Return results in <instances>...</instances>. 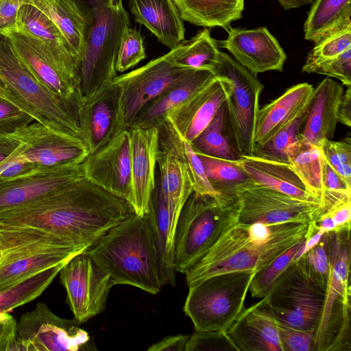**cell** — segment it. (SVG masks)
Here are the masks:
<instances>
[{
    "label": "cell",
    "instance_id": "cell-1",
    "mask_svg": "<svg viewBox=\"0 0 351 351\" xmlns=\"http://www.w3.org/2000/svg\"><path fill=\"white\" fill-rule=\"evenodd\" d=\"M134 210L86 177L24 206L0 213V228L27 227L88 248Z\"/></svg>",
    "mask_w": 351,
    "mask_h": 351
},
{
    "label": "cell",
    "instance_id": "cell-2",
    "mask_svg": "<svg viewBox=\"0 0 351 351\" xmlns=\"http://www.w3.org/2000/svg\"><path fill=\"white\" fill-rule=\"evenodd\" d=\"M308 223L265 225L238 221L229 226L210 249L184 274L188 286L229 271L258 270L303 238Z\"/></svg>",
    "mask_w": 351,
    "mask_h": 351
},
{
    "label": "cell",
    "instance_id": "cell-3",
    "mask_svg": "<svg viewBox=\"0 0 351 351\" xmlns=\"http://www.w3.org/2000/svg\"><path fill=\"white\" fill-rule=\"evenodd\" d=\"M86 252L116 285L157 294L163 286L148 215L134 213L110 228Z\"/></svg>",
    "mask_w": 351,
    "mask_h": 351
},
{
    "label": "cell",
    "instance_id": "cell-4",
    "mask_svg": "<svg viewBox=\"0 0 351 351\" xmlns=\"http://www.w3.org/2000/svg\"><path fill=\"white\" fill-rule=\"evenodd\" d=\"M84 20V47L79 61L80 89L88 100L117 75L122 36L130 27L123 0H73Z\"/></svg>",
    "mask_w": 351,
    "mask_h": 351
},
{
    "label": "cell",
    "instance_id": "cell-5",
    "mask_svg": "<svg viewBox=\"0 0 351 351\" xmlns=\"http://www.w3.org/2000/svg\"><path fill=\"white\" fill-rule=\"evenodd\" d=\"M0 83L32 114L36 121L78 138L88 147L84 129L85 102L67 101L52 93L23 63L8 37L1 35Z\"/></svg>",
    "mask_w": 351,
    "mask_h": 351
},
{
    "label": "cell",
    "instance_id": "cell-6",
    "mask_svg": "<svg viewBox=\"0 0 351 351\" xmlns=\"http://www.w3.org/2000/svg\"><path fill=\"white\" fill-rule=\"evenodd\" d=\"M239 202L236 194L217 196L193 193L180 213L173 241L176 271L185 274L238 221Z\"/></svg>",
    "mask_w": 351,
    "mask_h": 351
},
{
    "label": "cell",
    "instance_id": "cell-7",
    "mask_svg": "<svg viewBox=\"0 0 351 351\" xmlns=\"http://www.w3.org/2000/svg\"><path fill=\"white\" fill-rule=\"evenodd\" d=\"M330 271L313 351H350V224L328 232Z\"/></svg>",
    "mask_w": 351,
    "mask_h": 351
},
{
    "label": "cell",
    "instance_id": "cell-8",
    "mask_svg": "<svg viewBox=\"0 0 351 351\" xmlns=\"http://www.w3.org/2000/svg\"><path fill=\"white\" fill-rule=\"evenodd\" d=\"M0 290L66 263L88 249L47 231L27 227L0 228Z\"/></svg>",
    "mask_w": 351,
    "mask_h": 351
},
{
    "label": "cell",
    "instance_id": "cell-9",
    "mask_svg": "<svg viewBox=\"0 0 351 351\" xmlns=\"http://www.w3.org/2000/svg\"><path fill=\"white\" fill-rule=\"evenodd\" d=\"M256 271L242 270L209 276L189 286L184 311L195 330H224L236 320Z\"/></svg>",
    "mask_w": 351,
    "mask_h": 351
},
{
    "label": "cell",
    "instance_id": "cell-10",
    "mask_svg": "<svg viewBox=\"0 0 351 351\" xmlns=\"http://www.w3.org/2000/svg\"><path fill=\"white\" fill-rule=\"evenodd\" d=\"M213 73L226 88V123L233 145L241 156H252L264 86L257 75L221 51Z\"/></svg>",
    "mask_w": 351,
    "mask_h": 351
},
{
    "label": "cell",
    "instance_id": "cell-11",
    "mask_svg": "<svg viewBox=\"0 0 351 351\" xmlns=\"http://www.w3.org/2000/svg\"><path fill=\"white\" fill-rule=\"evenodd\" d=\"M326 287L307 274L300 256L276 278L265 304L278 322L302 330H315L323 311Z\"/></svg>",
    "mask_w": 351,
    "mask_h": 351
},
{
    "label": "cell",
    "instance_id": "cell-12",
    "mask_svg": "<svg viewBox=\"0 0 351 351\" xmlns=\"http://www.w3.org/2000/svg\"><path fill=\"white\" fill-rule=\"evenodd\" d=\"M179 45L146 64L112 80L120 89L124 128H129L139 112L152 99L195 69L178 66L174 58Z\"/></svg>",
    "mask_w": 351,
    "mask_h": 351
},
{
    "label": "cell",
    "instance_id": "cell-13",
    "mask_svg": "<svg viewBox=\"0 0 351 351\" xmlns=\"http://www.w3.org/2000/svg\"><path fill=\"white\" fill-rule=\"evenodd\" d=\"M73 318L55 315L44 302L17 322L19 351H85L96 350L88 333Z\"/></svg>",
    "mask_w": 351,
    "mask_h": 351
},
{
    "label": "cell",
    "instance_id": "cell-14",
    "mask_svg": "<svg viewBox=\"0 0 351 351\" xmlns=\"http://www.w3.org/2000/svg\"><path fill=\"white\" fill-rule=\"evenodd\" d=\"M234 191L239 202L238 220L242 223H311L323 212L319 202L296 199L252 180L239 184Z\"/></svg>",
    "mask_w": 351,
    "mask_h": 351
},
{
    "label": "cell",
    "instance_id": "cell-15",
    "mask_svg": "<svg viewBox=\"0 0 351 351\" xmlns=\"http://www.w3.org/2000/svg\"><path fill=\"white\" fill-rule=\"evenodd\" d=\"M58 274L66 292V302L80 324L104 311L115 284L86 250L69 260Z\"/></svg>",
    "mask_w": 351,
    "mask_h": 351
},
{
    "label": "cell",
    "instance_id": "cell-16",
    "mask_svg": "<svg viewBox=\"0 0 351 351\" xmlns=\"http://www.w3.org/2000/svg\"><path fill=\"white\" fill-rule=\"evenodd\" d=\"M10 134L18 141L21 156L37 169L82 163L90 154L82 141L36 121Z\"/></svg>",
    "mask_w": 351,
    "mask_h": 351
},
{
    "label": "cell",
    "instance_id": "cell-17",
    "mask_svg": "<svg viewBox=\"0 0 351 351\" xmlns=\"http://www.w3.org/2000/svg\"><path fill=\"white\" fill-rule=\"evenodd\" d=\"M85 176L131 205L132 185L128 128L121 130L84 161Z\"/></svg>",
    "mask_w": 351,
    "mask_h": 351
},
{
    "label": "cell",
    "instance_id": "cell-18",
    "mask_svg": "<svg viewBox=\"0 0 351 351\" xmlns=\"http://www.w3.org/2000/svg\"><path fill=\"white\" fill-rule=\"evenodd\" d=\"M83 177H86L84 162L37 169L0 180V213L34 202Z\"/></svg>",
    "mask_w": 351,
    "mask_h": 351
},
{
    "label": "cell",
    "instance_id": "cell-19",
    "mask_svg": "<svg viewBox=\"0 0 351 351\" xmlns=\"http://www.w3.org/2000/svg\"><path fill=\"white\" fill-rule=\"evenodd\" d=\"M128 128L131 153V206L134 213L144 216L149 213L152 196L156 189L159 126Z\"/></svg>",
    "mask_w": 351,
    "mask_h": 351
},
{
    "label": "cell",
    "instance_id": "cell-20",
    "mask_svg": "<svg viewBox=\"0 0 351 351\" xmlns=\"http://www.w3.org/2000/svg\"><path fill=\"white\" fill-rule=\"evenodd\" d=\"M226 40L219 41L239 63L257 75L269 71H282L287 56L276 38L265 27L228 29Z\"/></svg>",
    "mask_w": 351,
    "mask_h": 351
},
{
    "label": "cell",
    "instance_id": "cell-21",
    "mask_svg": "<svg viewBox=\"0 0 351 351\" xmlns=\"http://www.w3.org/2000/svg\"><path fill=\"white\" fill-rule=\"evenodd\" d=\"M8 38L32 73L52 93L67 101L85 102L79 85L38 41L20 32Z\"/></svg>",
    "mask_w": 351,
    "mask_h": 351
},
{
    "label": "cell",
    "instance_id": "cell-22",
    "mask_svg": "<svg viewBox=\"0 0 351 351\" xmlns=\"http://www.w3.org/2000/svg\"><path fill=\"white\" fill-rule=\"evenodd\" d=\"M84 128L90 154L125 128L122 118L120 89L112 80L85 101Z\"/></svg>",
    "mask_w": 351,
    "mask_h": 351
},
{
    "label": "cell",
    "instance_id": "cell-23",
    "mask_svg": "<svg viewBox=\"0 0 351 351\" xmlns=\"http://www.w3.org/2000/svg\"><path fill=\"white\" fill-rule=\"evenodd\" d=\"M17 32L38 41L80 86L77 60L61 31L45 14L29 3L23 5L18 12Z\"/></svg>",
    "mask_w": 351,
    "mask_h": 351
},
{
    "label": "cell",
    "instance_id": "cell-24",
    "mask_svg": "<svg viewBox=\"0 0 351 351\" xmlns=\"http://www.w3.org/2000/svg\"><path fill=\"white\" fill-rule=\"evenodd\" d=\"M226 99V86L216 77L210 84L173 108L165 119L169 120L181 136L191 143L209 124Z\"/></svg>",
    "mask_w": 351,
    "mask_h": 351
},
{
    "label": "cell",
    "instance_id": "cell-25",
    "mask_svg": "<svg viewBox=\"0 0 351 351\" xmlns=\"http://www.w3.org/2000/svg\"><path fill=\"white\" fill-rule=\"evenodd\" d=\"M226 333L239 351H282L278 322L263 298L244 308Z\"/></svg>",
    "mask_w": 351,
    "mask_h": 351
},
{
    "label": "cell",
    "instance_id": "cell-26",
    "mask_svg": "<svg viewBox=\"0 0 351 351\" xmlns=\"http://www.w3.org/2000/svg\"><path fill=\"white\" fill-rule=\"evenodd\" d=\"M343 93V86L329 77L314 88L300 132L302 139L317 146L324 139L332 140L338 122V105Z\"/></svg>",
    "mask_w": 351,
    "mask_h": 351
},
{
    "label": "cell",
    "instance_id": "cell-27",
    "mask_svg": "<svg viewBox=\"0 0 351 351\" xmlns=\"http://www.w3.org/2000/svg\"><path fill=\"white\" fill-rule=\"evenodd\" d=\"M314 87L300 83L287 89L278 98L259 108L254 145H261L300 114L309 104Z\"/></svg>",
    "mask_w": 351,
    "mask_h": 351
},
{
    "label": "cell",
    "instance_id": "cell-28",
    "mask_svg": "<svg viewBox=\"0 0 351 351\" xmlns=\"http://www.w3.org/2000/svg\"><path fill=\"white\" fill-rule=\"evenodd\" d=\"M215 78L216 76L210 71L193 69L181 80L146 104L130 127L159 126L173 108L197 93Z\"/></svg>",
    "mask_w": 351,
    "mask_h": 351
},
{
    "label": "cell",
    "instance_id": "cell-29",
    "mask_svg": "<svg viewBox=\"0 0 351 351\" xmlns=\"http://www.w3.org/2000/svg\"><path fill=\"white\" fill-rule=\"evenodd\" d=\"M135 21L172 49L184 41L182 19L172 0H128Z\"/></svg>",
    "mask_w": 351,
    "mask_h": 351
},
{
    "label": "cell",
    "instance_id": "cell-30",
    "mask_svg": "<svg viewBox=\"0 0 351 351\" xmlns=\"http://www.w3.org/2000/svg\"><path fill=\"white\" fill-rule=\"evenodd\" d=\"M238 164L254 182L307 202H320L311 193L288 163L256 157L241 156Z\"/></svg>",
    "mask_w": 351,
    "mask_h": 351
},
{
    "label": "cell",
    "instance_id": "cell-31",
    "mask_svg": "<svg viewBox=\"0 0 351 351\" xmlns=\"http://www.w3.org/2000/svg\"><path fill=\"white\" fill-rule=\"evenodd\" d=\"M160 191L167 204L170 221V237L173 242L175 229L181 210L193 187L184 162L167 149L158 147Z\"/></svg>",
    "mask_w": 351,
    "mask_h": 351
},
{
    "label": "cell",
    "instance_id": "cell-32",
    "mask_svg": "<svg viewBox=\"0 0 351 351\" xmlns=\"http://www.w3.org/2000/svg\"><path fill=\"white\" fill-rule=\"evenodd\" d=\"M182 21L205 27H221L241 18L244 0H172Z\"/></svg>",
    "mask_w": 351,
    "mask_h": 351
},
{
    "label": "cell",
    "instance_id": "cell-33",
    "mask_svg": "<svg viewBox=\"0 0 351 351\" xmlns=\"http://www.w3.org/2000/svg\"><path fill=\"white\" fill-rule=\"evenodd\" d=\"M158 145L184 162L193 184V193L210 196L221 194L209 182L202 162L191 143L181 136L167 119L159 125Z\"/></svg>",
    "mask_w": 351,
    "mask_h": 351
},
{
    "label": "cell",
    "instance_id": "cell-34",
    "mask_svg": "<svg viewBox=\"0 0 351 351\" xmlns=\"http://www.w3.org/2000/svg\"><path fill=\"white\" fill-rule=\"evenodd\" d=\"M304 24V38L314 43L351 26V0H315Z\"/></svg>",
    "mask_w": 351,
    "mask_h": 351
},
{
    "label": "cell",
    "instance_id": "cell-35",
    "mask_svg": "<svg viewBox=\"0 0 351 351\" xmlns=\"http://www.w3.org/2000/svg\"><path fill=\"white\" fill-rule=\"evenodd\" d=\"M158 251L162 285H176L173 242L170 237L169 214L158 188L154 190L147 213Z\"/></svg>",
    "mask_w": 351,
    "mask_h": 351
},
{
    "label": "cell",
    "instance_id": "cell-36",
    "mask_svg": "<svg viewBox=\"0 0 351 351\" xmlns=\"http://www.w3.org/2000/svg\"><path fill=\"white\" fill-rule=\"evenodd\" d=\"M61 31L72 49L79 64L84 47V20L73 0H28Z\"/></svg>",
    "mask_w": 351,
    "mask_h": 351
},
{
    "label": "cell",
    "instance_id": "cell-37",
    "mask_svg": "<svg viewBox=\"0 0 351 351\" xmlns=\"http://www.w3.org/2000/svg\"><path fill=\"white\" fill-rule=\"evenodd\" d=\"M288 164L303 182L306 189L321 198L323 194V156L319 146L313 145L300 136L288 154Z\"/></svg>",
    "mask_w": 351,
    "mask_h": 351
},
{
    "label": "cell",
    "instance_id": "cell-38",
    "mask_svg": "<svg viewBox=\"0 0 351 351\" xmlns=\"http://www.w3.org/2000/svg\"><path fill=\"white\" fill-rule=\"evenodd\" d=\"M197 154L238 160L241 156L234 148L226 123L223 104L205 129L190 143Z\"/></svg>",
    "mask_w": 351,
    "mask_h": 351
},
{
    "label": "cell",
    "instance_id": "cell-39",
    "mask_svg": "<svg viewBox=\"0 0 351 351\" xmlns=\"http://www.w3.org/2000/svg\"><path fill=\"white\" fill-rule=\"evenodd\" d=\"M66 263L49 267L0 290V313H8L40 295Z\"/></svg>",
    "mask_w": 351,
    "mask_h": 351
},
{
    "label": "cell",
    "instance_id": "cell-40",
    "mask_svg": "<svg viewBox=\"0 0 351 351\" xmlns=\"http://www.w3.org/2000/svg\"><path fill=\"white\" fill-rule=\"evenodd\" d=\"M219 53L217 42L211 37L210 31L205 28L191 40L182 43L174 62L180 67L204 69L213 73Z\"/></svg>",
    "mask_w": 351,
    "mask_h": 351
},
{
    "label": "cell",
    "instance_id": "cell-41",
    "mask_svg": "<svg viewBox=\"0 0 351 351\" xmlns=\"http://www.w3.org/2000/svg\"><path fill=\"white\" fill-rule=\"evenodd\" d=\"M197 155L209 182L219 193L236 194L234 187L237 185L251 180L237 160Z\"/></svg>",
    "mask_w": 351,
    "mask_h": 351
},
{
    "label": "cell",
    "instance_id": "cell-42",
    "mask_svg": "<svg viewBox=\"0 0 351 351\" xmlns=\"http://www.w3.org/2000/svg\"><path fill=\"white\" fill-rule=\"evenodd\" d=\"M307 108L308 106L263 145H254L252 156L288 163L289 152L299 138Z\"/></svg>",
    "mask_w": 351,
    "mask_h": 351
},
{
    "label": "cell",
    "instance_id": "cell-43",
    "mask_svg": "<svg viewBox=\"0 0 351 351\" xmlns=\"http://www.w3.org/2000/svg\"><path fill=\"white\" fill-rule=\"evenodd\" d=\"M305 243L306 235L270 264L255 273L249 287L252 297L263 298L267 295L276 278L295 261Z\"/></svg>",
    "mask_w": 351,
    "mask_h": 351
},
{
    "label": "cell",
    "instance_id": "cell-44",
    "mask_svg": "<svg viewBox=\"0 0 351 351\" xmlns=\"http://www.w3.org/2000/svg\"><path fill=\"white\" fill-rule=\"evenodd\" d=\"M349 47L351 26L334 32L315 43L302 66V72L308 73L317 64L339 55Z\"/></svg>",
    "mask_w": 351,
    "mask_h": 351
},
{
    "label": "cell",
    "instance_id": "cell-45",
    "mask_svg": "<svg viewBox=\"0 0 351 351\" xmlns=\"http://www.w3.org/2000/svg\"><path fill=\"white\" fill-rule=\"evenodd\" d=\"M34 121L32 114L0 83V133L12 134Z\"/></svg>",
    "mask_w": 351,
    "mask_h": 351
},
{
    "label": "cell",
    "instance_id": "cell-46",
    "mask_svg": "<svg viewBox=\"0 0 351 351\" xmlns=\"http://www.w3.org/2000/svg\"><path fill=\"white\" fill-rule=\"evenodd\" d=\"M301 256L308 275L327 287L330 271L328 232L324 233L318 243Z\"/></svg>",
    "mask_w": 351,
    "mask_h": 351
},
{
    "label": "cell",
    "instance_id": "cell-47",
    "mask_svg": "<svg viewBox=\"0 0 351 351\" xmlns=\"http://www.w3.org/2000/svg\"><path fill=\"white\" fill-rule=\"evenodd\" d=\"M323 158L341 176L351 182V138L335 141L324 139L319 144Z\"/></svg>",
    "mask_w": 351,
    "mask_h": 351
},
{
    "label": "cell",
    "instance_id": "cell-48",
    "mask_svg": "<svg viewBox=\"0 0 351 351\" xmlns=\"http://www.w3.org/2000/svg\"><path fill=\"white\" fill-rule=\"evenodd\" d=\"M146 57L140 32L128 27L123 34L117 60V71L121 73L134 66Z\"/></svg>",
    "mask_w": 351,
    "mask_h": 351
},
{
    "label": "cell",
    "instance_id": "cell-49",
    "mask_svg": "<svg viewBox=\"0 0 351 351\" xmlns=\"http://www.w3.org/2000/svg\"><path fill=\"white\" fill-rule=\"evenodd\" d=\"M350 195H345L323 209L315 221L317 230L329 232L350 224Z\"/></svg>",
    "mask_w": 351,
    "mask_h": 351
},
{
    "label": "cell",
    "instance_id": "cell-50",
    "mask_svg": "<svg viewBox=\"0 0 351 351\" xmlns=\"http://www.w3.org/2000/svg\"><path fill=\"white\" fill-rule=\"evenodd\" d=\"M239 351L224 330L198 331L189 335L185 351Z\"/></svg>",
    "mask_w": 351,
    "mask_h": 351
},
{
    "label": "cell",
    "instance_id": "cell-51",
    "mask_svg": "<svg viewBox=\"0 0 351 351\" xmlns=\"http://www.w3.org/2000/svg\"><path fill=\"white\" fill-rule=\"evenodd\" d=\"M308 73H317L335 77L346 87L351 86V47L334 58L317 64Z\"/></svg>",
    "mask_w": 351,
    "mask_h": 351
},
{
    "label": "cell",
    "instance_id": "cell-52",
    "mask_svg": "<svg viewBox=\"0 0 351 351\" xmlns=\"http://www.w3.org/2000/svg\"><path fill=\"white\" fill-rule=\"evenodd\" d=\"M278 328L282 351H313L315 330L298 329L280 322Z\"/></svg>",
    "mask_w": 351,
    "mask_h": 351
},
{
    "label": "cell",
    "instance_id": "cell-53",
    "mask_svg": "<svg viewBox=\"0 0 351 351\" xmlns=\"http://www.w3.org/2000/svg\"><path fill=\"white\" fill-rule=\"evenodd\" d=\"M28 0H0V35L8 37L17 32V16L20 8Z\"/></svg>",
    "mask_w": 351,
    "mask_h": 351
},
{
    "label": "cell",
    "instance_id": "cell-54",
    "mask_svg": "<svg viewBox=\"0 0 351 351\" xmlns=\"http://www.w3.org/2000/svg\"><path fill=\"white\" fill-rule=\"evenodd\" d=\"M322 186L323 193L330 192L351 195V182L348 181L337 172L324 158L322 162Z\"/></svg>",
    "mask_w": 351,
    "mask_h": 351
},
{
    "label": "cell",
    "instance_id": "cell-55",
    "mask_svg": "<svg viewBox=\"0 0 351 351\" xmlns=\"http://www.w3.org/2000/svg\"><path fill=\"white\" fill-rule=\"evenodd\" d=\"M0 351H19L17 322L5 312L0 313Z\"/></svg>",
    "mask_w": 351,
    "mask_h": 351
},
{
    "label": "cell",
    "instance_id": "cell-56",
    "mask_svg": "<svg viewBox=\"0 0 351 351\" xmlns=\"http://www.w3.org/2000/svg\"><path fill=\"white\" fill-rule=\"evenodd\" d=\"M189 337L182 334L167 336L150 346L147 351H185Z\"/></svg>",
    "mask_w": 351,
    "mask_h": 351
},
{
    "label": "cell",
    "instance_id": "cell-57",
    "mask_svg": "<svg viewBox=\"0 0 351 351\" xmlns=\"http://www.w3.org/2000/svg\"><path fill=\"white\" fill-rule=\"evenodd\" d=\"M337 118L338 122L348 127L351 126V86H348L341 97Z\"/></svg>",
    "mask_w": 351,
    "mask_h": 351
},
{
    "label": "cell",
    "instance_id": "cell-58",
    "mask_svg": "<svg viewBox=\"0 0 351 351\" xmlns=\"http://www.w3.org/2000/svg\"><path fill=\"white\" fill-rule=\"evenodd\" d=\"M19 142L10 134L0 133V163L18 147Z\"/></svg>",
    "mask_w": 351,
    "mask_h": 351
},
{
    "label": "cell",
    "instance_id": "cell-59",
    "mask_svg": "<svg viewBox=\"0 0 351 351\" xmlns=\"http://www.w3.org/2000/svg\"><path fill=\"white\" fill-rule=\"evenodd\" d=\"M285 10L312 4L315 0H277Z\"/></svg>",
    "mask_w": 351,
    "mask_h": 351
},
{
    "label": "cell",
    "instance_id": "cell-60",
    "mask_svg": "<svg viewBox=\"0 0 351 351\" xmlns=\"http://www.w3.org/2000/svg\"><path fill=\"white\" fill-rule=\"evenodd\" d=\"M0 256H1V248H0Z\"/></svg>",
    "mask_w": 351,
    "mask_h": 351
}]
</instances>
